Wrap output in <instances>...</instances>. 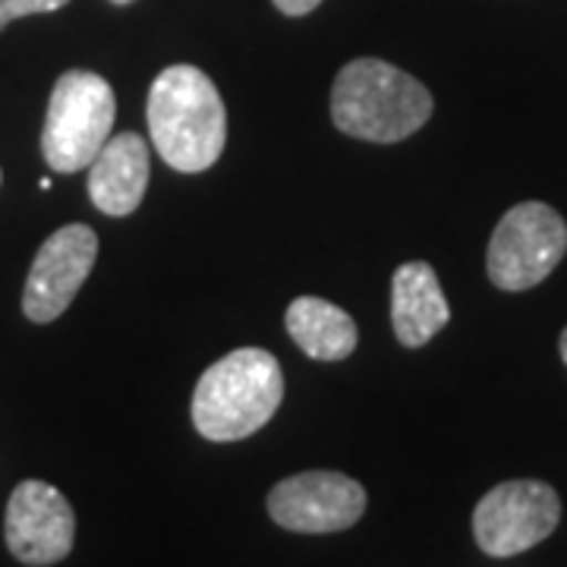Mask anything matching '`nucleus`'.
<instances>
[{
    "instance_id": "1",
    "label": "nucleus",
    "mask_w": 567,
    "mask_h": 567,
    "mask_svg": "<svg viewBox=\"0 0 567 567\" xmlns=\"http://www.w3.org/2000/svg\"><path fill=\"white\" fill-rule=\"evenodd\" d=\"M148 133L164 164L181 174H199L221 158L227 111L215 82L199 66L177 63L158 73L148 92Z\"/></svg>"
},
{
    "instance_id": "2",
    "label": "nucleus",
    "mask_w": 567,
    "mask_h": 567,
    "mask_svg": "<svg viewBox=\"0 0 567 567\" xmlns=\"http://www.w3.org/2000/svg\"><path fill=\"white\" fill-rule=\"evenodd\" d=\"M284 401V372L259 347H240L208 365L193 394V423L208 442H240L262 429Z\"/></svg>"
},
{
    "instance_id": "3",
    "label": "nucleus",
    "mask_w": 567,
    "mask_h": 567,
    "mask_svg": "<svg viewBox=\"0 0 567 567\" xmlns=\"http://www.w3.org/2000/svg\"><path fill=\"white\" fill-rule=\"evenodd\" d=\"M432 117V95L410 73L375 58L347 63L331 89L334 126L365 142H401Z\"/></svg>"
},
{
    "instance_id": "4",
    "label": "nucleus",
    "mask_w": 567,
    "mask_h": 567,
    "mask_svg": "<svg viewBox=\"0 0 567 567\" xmlns=\"http://www.w3.org/2000/svg\"><path fill=\"white\" fill-rule=\"evenodd\" d=\"M117 117L114 89L89 70H66L54 82L48 117L41 130V152L51 171L76 174L85 171L111 140Z\"/></svg>"
},
{
    "instance_id": "5",
    "label": "nucleus",
    "mask_w": 567,
    "mask_h": 567,
    "mask_svg": "<svg viewBox=\"0 0 567 567\" xmlns=\"http://www.w3.org/2000/svg\"><path fill=\"white\" fill-rule=\"evenodd\" d=\"M567 252L565 218L546 203L514 205L488 244V278L502 290H529L558 268Z\"/></svg>"
},
{
    "instance_id": "6",
    "label": "nucleus",
    "mask_w": 567,
    "mask_h": 567,
    "mask_svg": "<svg viewBox=\"0 0 567 567\" xmlns=\"http://www.w3.org/2000/svg\"><path fill=\"white\" fill-rule=\"evenodd\" d=\"M558 520L561 502L555 488L536 480H514L483 495L473 511V536L492 558H511L551 536Z\"/></svg>"
},
{
    "instance_id": "7",
    "label": "nucleus",
    "mask_w": 567,
    "mask_h": 567,
    "mask_svg": "<svg viewBox=\"0 0 567 567\" xmlns=\"http://www.w3.org/2000/svg\"><path fill=\"white\" fill-rule=\"evenodd\" d=\"M365 488L334 470H309L268 495V514L290 533H341L365 514Z\"/></svg>"
},
{
    "instance_id": "8",
    "label": "nucleus",
    "mask_w": 567,
    "mask_h": 567,
    "mask_svg": "<svg viewBox=\"0 0 567 567\" xmlns=\"http://www.w3.org/2000/svg\"><path fill=\"white\" fill-rule=\"evenodd\" d=\"M95 256L99 237L89 224H66L54 230L32 259L22 290V312L39 324L61 319L95 268Z\"/></svg>"
},
{
    "instance_id": "9",
    "label": "nucleus",
    "mask_w": 567,
    "mask_h": 567,
    "mask_svg": "<svg viewBox=\"0 0 567 567\" xmlns=\"http://www.w3.org/2000/svg\"><path fill=\"white\" fill-rule=\"evenodd\" d=\"M3 533H7V548L22 565H58L73 551L76 514L63 498V492L41 480H25L13 488L7 502Z\"/></svg>"
},
{
    "instance_id": "10",
    "label": "nucleus",
    "mask_w": 567,
    "mask_h": 567,
    "mask_svg": "<svg viewBox=\"0 0 567 567\" xmlns=\"http://www.w3.org/2000/svg\"><path fill=\"white\" fill-rule=\"evenodd\" d=\"M148 186V142L140 133H117L89 164V199L99 212L123 218L136 212Z\"/></svg>"
},
{
    "instance_id": "11",
    "label": "nucleus",
    "mask_w": 567,
    "mask_h": 567,
    "mask_svg": "<svg viewBox=\"0 0 567 567\" xmlns=\"http://www.w3.org/2000/svg\"><path fill=\"white\" fill-rule=\"evenodd\" d=\"M451 319L439 275L429 262H406L391 281V322L404 347L429 344Z\"/></svg>"
},
{
    "instance_id": "12",
    "label": "nucleus",
    "mask_w": 567,
    "mask_h": 567,
    "mask_svg": "<svg viewBox=\"0 0 567 567\" xmlns=\"http://www.w3.org/2000/svg\"><path fill=\"white\" fill-rule=\"evenodd\" d=\"M287 331L312 360H347L357 350V322L328 300L300 297L287 306Z\"/></svg>"
},
{
    "instance_id": "13",
    "label": "nucleus",
    "mask_w": 567,
    "mask_h": 567,
    "mask_svg": "<svg viewBox=\"0 0 567 567\" xmlns=\"http://www.w3.org/2000/svg\"><path fill=\"white\" fill-rule=\"evenodd\" d=\"M70 0H0V29L13 20L32 17V13H54L66 7Z\"/></svg>"
},
{
    "instance_id": "14",
    "label": "nucleus",
    "mask_w": 567,
    "mask_h": 567,
    "mask_svg": "<svg viewBox=\"0 0 567 567\" xmlns=\"http://www.w3.org/2000/svg\"><path fill=\"white\" fill-rule=\"evenodd\" d=\"M322 0H275V7L287 13V17H306L319 7Z\"/></svg>"
},
{
    "instance_id": "15",
    "label": "nucleus",
    "mask_w": 567,
    "mask_h": 567,
    "mask_svg": "<svg viewBox=\"0 0 567 567\" xmlns=\"http://www.w3.org/2000/svg\"><path fill=\"white\" fill-rule=\"evenodd\" d=\"M561 357H565V363H567V328H565V334H561Z\"/></svg>"
},
{
    "instance_id": "16",
    "label": "nucleus",
    "mask_w": 567,
    "mask_h": 567,
    "mask_svg": "<svg viewBox=\"0 0 567 567\" xmlns=\"http://www.w3.org/2000/svg\"><path fill=\"white\" fill-rule=\"evenodd\" d=\"M111 3H117V7H123V3H133V0H111Z\"/></svg>"
},
{
    "instance_id": "17",
    "label": "nucleus",
    "mask_w": 567,
    "mask_h": 567,
    "mask_svg": "<svg viewBox=\"0 0 567 567\" xmlns=\"http://www.w3.org/2000/svg\"><path fill=\"white\" fill-rule=\"evenodd\" d=\"M0 177H3V174H0Z\"/></svg>"
}]
</instances>
